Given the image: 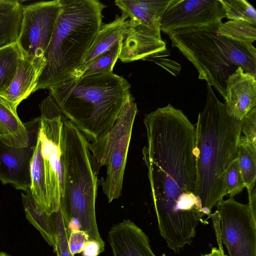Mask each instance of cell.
<instances>
[{"label":"cell","mask_w":256,"mask_h":256,"mask_svg":"<svg viewBox=\"0 0 256 256\" xmlns=\"http://www.w3.org/2000/svg\"><path fill=\"white\" fill-rule=\"evenodd\" d=\"M104 250V246L98 242L88 240L81 252L82 256H98Z\"/></svg>","instance_id":"32"},{"label":"cell","mask_w":256,"mask_h":256,"mask_svg":"<svg viewBox=\"0 0 256 256\" xmlns=\"http://www.w3.org/2000/svg\"><path fill=\"white\" fill-rule=\"evenodd\" d=\"M60 8V0L23 6L20 31L16 42L22 55L44 56Z\"/></svg>","instance_id":"11"},{"label":"cell","mask_w":256,"mask_h":256,"mask_svg":"<svg viewBox=\"0 0 256 256\" xmlns=\"http://www.w3.org/2000/svg\"><path fill=\"white\" fill-rule=\"evenodd\" d=\"M237 158L246 188L247 190L253 188L256 182V144L242 136Z\"/></svg>","instance_id":"23"},{"label":"cell","mask_w":256,"mask_h":256,"mask_svg":"<svg viewBox=\"0 0 256 256\" xmlns=\"http://www.w3.org/2000/svg\"><path fill=\"white\" fill-rule=\"evenodd\" d=\"M128 18V16L122 12L120 16L116 15L112 22L102 26L84 61L71 78L81 76L98 56L110 49L120 38L132 24V20Z\"/></svg>","instance_id":"17"},{"label":"cell","mask_w":256,"mask_h":256,"mask_svg":"<svg viewBox=\"0 0 256 256\" xmlns=\"http://www.w3.org/2000/svg\"><path fill=\"white\" fill-rule=\"evenodd\" d=\"M60 8L44 52L34 92L70 78L84 61L103 25L106 6L98 0H60Z\"/></svg>","instance_id":"4"},{"label":"cell","mask_w":256,"mask_h":256,"mask_svg":"<svg viewBox=\"0 0 256 256\" xmlns=\"http://www.w3.org/2000/svg\"><path fill=\"white\" fill-rule=\"evenodd\" d=\"M0 140L6 146L14 148L26 147L30 142L26 123L21 121L16 110L0 96Z\"/></svg>","instance_id":"19"},{"label":"cell","mask_w":256,"mask_h":256,"mask_svg":"<svg viewBox=\"0 0 256 256\" xmlns=\"http://www.w3.org/2000/svg\"><path fill=\"white\" fill-rule=\"evenodd\" d=\"M113 256H156L145 232L129 220L114 225L108 233Z\"/></svg>","instance_id":"15"},{"label":"cell","mask_w":256,"mask_h":256,"mask_svg":"<svg viewBox=\"0 0 256 256\" xmlns=\"http://www.w3.org/2000/svg\"><path fill=\"white\" fill-rule=\"evenodd\" d=\"M22 200L26 216L29 222L41 234L48 244L56 248V230L52 214L42 211L33 199L30 190L22 193Z\"/></svg>","instance_id":"21"},{"label":"cell","mask_w":256,"mask_h":256,"mask_svg":"<svg viewBox=\"0 0 256 256\" xmlns=\"http://www.w3.org/2000/svg\"><path fill=\"white\" fill-rule=\"evenodd\" d=\"M230 20H242L256 25L255 8L246 0H219Z\"/></svg>","instance_id":"27"},{"label":"cell","mask_w":256,"mask_h":256,"mask_svg":"<svg viewBox=\"0 0 256 256\" xmlns=\"http://www.w3.org/2000/svg\"><path fill=\"white\" fill-rule=\"evenodd\" d=\"M218 34L245 44H252L256 40V26L242 20L222 22L218 26Z\"/></svg>","instance_id":"25"},{"label":"cell","mask_w":256,"mask_h":256,"mask_svg":"<svg viewBox=\"0 0 256 256\" xmlns=\"http://www.w3.org/2000/svg\"><path fill=\"white\" fill-rule=\"evenodd\" d=\"M213 25L168 36L176 47L204 80L225 98L226 81L238 67L256 76V50L218 34Z\"/></svg>","instance_id":"6"},{"label":"cell","mask_w":256,"mask_h":256,"mask_svg":"<svg viewBox=\"0 0 256 256\" xmlns=\"http://www.w3.org/2000/svg\"><path fill=\"white\" fill-rule=\"evenodd\" d=\"M203 256H228L224 254V252L221 248H212L211 252L210 254H205Z\"/></svg>","instance_id":"34"},{"label":"cell","mask_w":256,"mask_h":256,"mask_svg":"<svg viewBox=\"0 0 256 256\" xmlns=\"http://www.w3.org/2000/svg\"><path fill=\"white\" fill-rule=\"evenodd\" d=\"M40 109L38 137L44 166L48 214H52L58 210L64 197L62 140L66 118L50 95L41 102Z\"/></svg>","instance_id":"8"},{"label":"cell","mask_w":256,"mask_h":256,"mask_svg":"<svg viewBox=\"0 0 256 256\" xmlns=\"http://www.w3.org/2000/svg\"><path fill=\"white\" fill-rule=\"evenodd\" d=\"M30 176L32 196L39 208L49 214L44 166L38 136L30 163Z\"/></svg>","instance_id":"22"},{"label":"cell","mask_w":256,"mask_h":256,"mask_svg":"<svg viewBox=\"0 0 256 256\" xmlns=\"http://www.w3.org/2000/svg\"><path fill=\"white\" fill-rule=\"evenodd\" d=\"M218 222L212 218L216 238L225 244L230 256H256V214L248 204L233 197L216 203Z\"/></svg>","instance_id":"9"},{"label":"cell","mask_w":256,"mask_h":256,"mask_svg":"<svg viewBox=\"0 0 256 256\" xmlns=\"http://www.w3.org/2000/svg\"><path fill=\"white\" fill-rule=\"evenodd\" d=\"M0 256H10L4 252H0Z\"/></svg>","instance_id":"35"},{"label":"cell","mask_w":256,"mask_h":256,"mask_svg":"<svg viewBox=\"0 0 256 256\" xmlns=\"http://www.w3.org/2000/svg\"><path fill=\"white\" fill-rule=\"evenodd\" d=\"M88 143L84 134L66 119L62 140L64 197L60 205L66 210L70 231H83L89 240L104 246L98 230L95 210L100 166Z\"/></svg>","instance_id":"5"},{"label":"cell","mask_w":256,"mask_h":256,"mask_svg":"<svg viewBox=\"0 0 256 256\" xmlns=\"http://www.w3.org/2000/svg\"><path fill=\"white\" fill-rule=\"evenodd\" d=\"M46 64L44 56L28 58L22 54L13 80L0 96L17 110L20 103L34 92Z\"/></svg>","instance_id":"16"},{"label":"cell","mask_w":256,"mask_h":256,"mask_svg":"<svg viewBox=\"0 0 256 256\" xmlns=\"http://www.w3.org/2000/svg\"><path fill=\"white\" fill-rule=\"evenodd\" d=\"M225 182L226 188L230 197H234L240 194L246 188L237 158L234 160L228 168Z\"/></svg>","instance_id":"29"},{"label":"cell","mask_w":256,"mask_h":256,"mask_svg":"<svg viewBox=\"0 0 256 256\" xmlns=\"http://www.w3.org/2000/svg\"><path fill=\"white\" fill-rule=\"evenodd\" d=\"M23 5L16 0H0V48L16 42L20 31Z\"/></svg>","instance_id":"20"},{"label":"cell","mask_w":256,"mask_h":256,"mask_svg":"<svg viewBox=\"0 0 256 256\" xmlns=\"http://www.w3.org/2000/svg\"><path fill=\"white\" fill-rule=\"evenodd\" d=\"M137 112L134 100L128 102L108 134L102 140L88 143L100 168L106 166V176L101 184L109 203L122 196L128 152Z\"/></svg>","instance_id":"7"},{"label":"cell","mask_w":256,"mask_h":256,"mask_svg":"<svg viewBox=\"0 0 256 256\" xmlns=\"http://www.w3.org/2000/svg\"><path fill=\"white\" fill-rule=\"evenodd\" d=\"M241 132L249 141L256 144V106L242 119Z\"/></svg>","instance_id":"30"},{"label":"cell","mask_w":256,"mask_h":256,"mask_svg":"<svg viewBox=\"0 0 256 256\" xmlns=\"http://www.w3.org/2000/svg\"><path fill=\"white\" fill-rule=\"evenodd\" d=\"M170 2V0H116L114 4L130 19L160 32L161 20Z\"/></svg>","instance_id":"18"},{"label":"cell","mask_w":256,"mask_h":256,"mask_svg":"<svg viewBox=\"0 0 256 256\" xmlns=\"http://www.w3.org/2000/svg\"><path fill=\"white\" fill-rule=\"evenodd\" d=\"M226 18L219 0H170L162 16L160 32L168 36L213 25Z\"/></svg>","instance_id":"10"},{"label":"cell","mask_w":256,"mask_h":256,"mask_svg":"<svg viewBox=\"0 0 256 256\" xmlns=\"http://www.w3.org/2000/svg\"><path fill=\"white\" fill-rule=\"evenodd\" d=\"M130 88L122 76L98 74L71 78L50 88L49 95L66 118L91 142L104 138L124 105L134 100Z\"/></svg>","instance_id":"3"},{"label":"cell","mask_w":256,"mask_h":256,"mask_svg":"<svg viewBox=\"0 0 256 256\" xmlns=\"http://www.w3.org/2000/svg\"><path fill=\"white\" fill-rule=\"evenodd\" d=\"M56 230V248L57 256H74L68 246L70 230L66 210L60 206L59 209L52 214Z\"/></svg>","instance_id":"26"},{"label":"cell","mask_w":256,"mask_h":256,"mask_svg":"<svg viewBox=\"0 0 256 256\" xmlns=\"http://www.w3.org/2000/svg\"><path fill=\"white\" fill-rule=\"evenodd\" d=\"M40 116L26 123L30 142L28 146L14 148L0 140V180L25 192L30 186V163L36 143Z\"/></svg>","instance_id":"12"},{"label":"cell","mask_w":256,"mask_h":256,"mask_svg":"<svg viewBox=\"0 0 256 256\" xmlns=\"http://www.w3.org/2000/svg\"><path fill=\"white\" fill-rule=\"evenodd\" d=\"M21 56L16 42L0 48V94L10 86Z\"/></svg>","instance_id":"24"},{"label":"cell","mask_w":256,"mask_h":256,"mask_svg":"<svg viewBox=\"0 0 256 256\" xmlns=\"http://www.w3.org/2000/svg\"><path fill=\"white\" fill-rule=\"evenodd\" d=\"M121 38L110 49L98 56L86 68L82 76L112 72L120 56Z\"/></svg>","instance_id":"28"},{"label":"cell","mask_w":256,"mask_h":256,"mask_svg":"<svg viewBox=\"0 0 256 256\" xmlns=\"http://www.w3.org/2000/svg\"><path fill=\"white\" fill-rule=\"evenodd\" d=\"M88 240V236L84 232L80 230L70 231L68 246L72 255L80 253Z\"/></svg>","instance_id":"31"},{"label":"cell","mask_w":256,"mask_h":256,"mask_svg":"<svg viewBox=\"0 0 256 256\" xmlns=\"http://www.w3.org/2000/svg\"><path fill=\"white\" fill-rule=\"evenodd\" d=\"M205 106L196 124L194 154L196 192L202 208L210 210L228 194L226 172L238 156L242 120L230 116L212 86L206 83Z\"/></svg>","instance_id":"2"},{"label":"cell","mask_w":256,"mask_h":256,"mask_svg":"<svg viewBox=\"0 0 256 256\" xmlns=\"http://www.w3.org/2000/svg\"><path fill=\"white\" fill-rule=\"evenodd\" d=\"M131 20L130 26L121 38L118 58L120 61L152 60L162 56L166 48L160 32Z\"/></svg>","instance_id":"13"},{"label":"cell","mask_w":256,"mask_h":256,"mask_svg":"<svg viewBox=\"0 0 256 256\" xmlns=\"http://www.w3.org/2000/svg\"><path fill=\"white\" fill-rule=\"evenodd\" d=\"M248 190L250 205L252 211L256 214V186Z\"/></svg>","instance_id":"33"},{"label":"cell","mask_w":256,"mask_h":256,"mask_svg":"<svg viewBox=\"0 0 256 256\" xmlns=\"http://www.w3.org/2000/svg\"><path fill=\"white\" fill-rule=\"evenodd\" d=\"M256 76L238 67L226 81L225 105L227 114L238 120L256 106Z\"/></svg>","instance_id":"14"},{"label":"cell","mask_w":256,"mask_h":256,"mask_svg":"<svg viewBox=\"0 0 256 256\" xmlns=\"http://www.w3.org/2000/svg\"><path fill=\"white\" fill-rule=\"evenodd\" d=\"M142 150L160 236L178 254L191 244L204 216L196 192V128L172 104L144 116Z\"/></svg>","instance_id":"1"}]
</instances>
